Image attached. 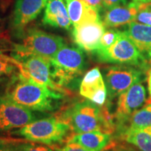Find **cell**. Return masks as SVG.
I'll return each instance as SVG.
<instances>
[{
    "instance_id": "1",
    "label": "cell",
    "mask_w": 151,
    "mask_h": 151,
    "mask_svg": "<svg viewBox=\"0 0 151 151\" xmlns=\"http://www.w3.org/2000/svg\"><path fill=\"white\" fill-rule=\"evenodd\" d=\"M4 97L31 111L47 112L53 110L55 101L63 95L18 72L13 76Z\"/></svg>"
},
{
    "instance_id": "2",
    "label": "cell",
    "mask_w": 151,
    "mask_h": 151,
    "mask_svg": "<svg viewBox=\"0 0 151 151\" xmlns=\"http://www.w3.org/2000/svg\"><path fill=\"white\" fill-rule=\"evenodd\" d=\"M99 106L90 101H81L72 106L60 118L75 134L99 131L111 134L116 129L115 117L107 106Z\"/></svg>"
},
{
    "instance_id": "3",
    "label": "cell",
    "mask_w": 151,
    "mask_h": 151,
    "mask_svg": "<svg viewBox=\"0 0 151 151\" xmlns=\"http://www.w3.org/2000/svg\"><path fill=\"white\" fill-rule=\"evenodd\" d=\"M70 129L69 124L60 117H50L35 120L14 134L27 140L52 146L64 142Z\"/></svg>"
},
{
    "instance_id": "4",
    "label": "cell",
    "mask_w": 151,
    "mask_h": 151,
    "mask_svg": "<svg viewBox=\"0 0 151 151\" xmlns=\"http://www.w3.org/2000/svg\"><path fill=\"white\" fill-rule=\"evenodd\" d=\"M52 76L56 83L63 87L82 74L86 58L82 49L65 45L50 59Z\"/></svg>"
},
{
    "instance_id": "5",
    "label": "cell",
    "mask_w": 151,
    "mask_h": 151,
    "mask_svg": "<svg viewBox=\"0 0 151 151\" xmlns=\"http://www.w3.org/2000/svg\"><path fill=\"white\" fill-rule=\"evenodd\" d=\"M99 61L116 65H129L146 71L148 59L145 58L124 31L109 48L94 52Z\"/></svg>"
},
{
    "instance_id": "6",
    "label": "cell",
    "mask_w": 151,
    "mask_h": 151,
    "mask_svg": "<svg viewBox=\"0 0 151 151\" xmlns=\"http://www.w3.org/2000/svg\"><path fill=\"white\" fill-rule=\"evenodd\" d=\"M65 45L60 36L31 28L24 34L21 44H15L13 54H33L50 59Z\"/></svg>"
},
{
    "instance_id": "7",
    "label": "cell",
    "mask_w": 151,
    "mask_h": 151,
    "mask_svg": "<svg viewBox=\"0 0 151 151\" xmlns=\"http://www.w3.org/2000/svg\"><path fill=\"white\" fill-rule=\"evenodd\" d=\"M12 57L21 65L19 72L24 76L53 91L65 92L63 87L57 84L54 80L50 59L33 54H13Z\"/></svg>"
},
{
    "instance_id": "8",
    "label": "cell",
    "mask_w": 151,
    "mask_h": 151,
    "mask_svg": "<svg viewBox=\"0 0 151 151\" xmlns=\"http://www.w3.org/2000/svg\"><path fill=\"white\" fill-rule=\"evenodd\" d=\"M146 71L129 65H117L106 68L104 81L110 98L119 96L130 87L141 82Z\"/></svg>"
},
{
    "instance_id": "9",
    "label": "cell",
    "mask_w": 151,
    "mask_h": 151,
    "mask_svg": "<svg viewBox=\"0 0 151 151\" xmlns=\"http://www.w3.org/2000/svg\"><path fill=\"white\" fill-rule=\"evenodd\" d=\"M32 111L13 102L6 97L0 98V133L21 128L35 121Z\"/></svg>"
},
{
    "instance_id": "10",
    "label": "cell",
    "mask_w": 151,
    "mask_h": 151,
    "mask_svg": "<svg viewBox=\"0 0 151 151\" xmlns=\"http://www.w3.org/2000/svg\"><path fill=\"white\" fill-rule=\"evenodd\" d=\"M146 102V88L141 82L137 83L120 94L118 96L114 115L118 122L117 127L122 125L135 111L141 108Z\"/></svg>"
},
{
    "instance_id": "11",
    "label": "cell",
    "mask_w": 151,
    "mask_h": 151,
    "mask_svg": "<svg viewBox=\"0 0 151 151\" xmlns=\"http://www.w3.org/2000/svg\"><path fill=\"white\" fill-rule=\"evenodd\" d=\"M106 31L102 20L87 21L73 27V39L82 50L94 52L99 48L100 40Z\"/></svg>"
},
{
    "instance_id": "12",
    "label": "cell",
    "mask_w": 151,
    "mask_h": 151,
    "mask_svg": "<svg viewBox=\"0 0 151 151\" xmlns=\"http://www.w3.org/2000/svg\"><path fill=\"white\" fill-rule=\"evenodd\" d=\"M79 92L81 95L88 101L99 106L104 104L108 92L99 68L94 67L85 74L81 82Z\"/></svg>"
},
{
    "instance_id": "13",
    "label": "cell",
    "mask_w": 151,
    "mask_h": 151,
    "mask_svg": "<svg viewBox=\"0 0 151 151\" xmlns=\"http://www.w3.org/2000/svg\"><path fill=\"white\" fill-rule=\"evenodd\" d=\"M48 0H17L12 24L15 29L21 30L37 18L46 7Z\"/></svg>"
},
{
    "instance_id": "14",
    "label": "cell",
    "mask_w": 151,
    "mask_h": 151,
    "mask_svg": "<svg viewBox=\"0 0 151 151\" xmlns=\"http://www.w3.org/2000/svg\"><path fill=\"white\" fill-rule=\"evenodd\" d=\"M137 11V6L134 1L126 5L105 9L102 22L105 27L108 28H116L129 24L134 21Z\"/></svg>"
},
{
    "instance_id": "15",
    "label": "cell",
    "mask_w": 151,
    "mask_h": 151,
    "mask_svg": "<svg viewBox=\"0 0 151 151\" xmlns=\"http://www.w3.org/2000/svg\"><path fill=\"white\" fill-rule=\"evenodd\" d=\"M43 22L52 27L70 29L71 22L64 0H48Z\"/></svg>"
},
{
    "instance_id": "16",
    "label": "cell",
    "mask_w": 151,
    "mask_h": 151,
    "mask_svg": "<svg viewBox=\"0 0 151 151\" xmlns=\"http://www.w3.org/2000/svg\"><path fill=\"white\" fill-rule=\"evenodd\" d=\"M124 32L145 58L151 60V26L132 22Z\"/></svg>"
},
{
    "instance_id": "17",
    "label": "cell",
    "mask_w": 151,
    "mask_h": 151,
    "mask_svg": "<svg viewBox=\"0 0 151 151\" xmlns=\"http://www.w3.org/2000/svg\"><path fill=\"white\" fill-rule=\"evenodd\" d=\"M78 143L89 151H104L111 143V134L99 131L76 134L68 140Z\"/></svg>"
},
{
    "instance_id": "18",
    "label": "cell",
    "mask_w": 151,
    "mask_h": 151,
    "mask_svg": "<svg viewBox=\"0 0 151 151\" xmlns=\"http://www.w3.org/2000/svg\"><path fill=\"white\" fill-rule=\"evenodd\" d=\"M66 2L68 14L73 27L83 22L101 19L99 12L88 6L83 0H66Z\"/></svg>"
},
{
    "instance_id": "19",
    "label": "cell",
    "mask_w": 151,
    "mask_h": 151,
    "mask_svg": "<svg viewBox=\"0 0 151 151\" xmlns=\"http://www.w3.org/2000/svg\"><path fill=\"white\" fill-rule=\"evenodd\" d=\"M120 137L139 151H151V126L125 129L120 132Z\"/></svg>"
},
{
    "instance_id": "20",
    "label": "cell",
    "mask_w": 151,
    "mask_h": 151,
    "mask_svg": "<svg viewBox=\"0 0 151 151\" xmlns=\"http://www.w3.org/2000/svg\"><path fill=\"white\" fill-rule=\"evenodd\" d=\"M151 126V99H148L146 104L139 110L135 111L126 122L118 127L119 131L125 129L143 128Z\"/></svg>"
},
{
    "instance_id": "21",
    "label": "cell",
    "mask_w": 151,
    "mask_h": 151,
    "mask_svg": "<svg viewBox=\"0 0 151 151\" xmlns=\"http://www.w3.org/2000/svg\"><path fill=\"white\" fill-rule=\"evenodd\" d=\"M20 69L21 65L18 60L0 52V78L16 74Z\"/></svg>"
},
{
    "instance_id": "22",
    "label": "cell",
    "mask_w": 151,
    "mask_h": 151,
    "mask_svg": "<svg viewBox=\"0 0 151 151\" xmlns=\"http://www.w3.org/2000/svg\"><path fill=\"white\" fill-rule=\"evenodd\" d=\"M137 15L134 22L151 26V2H136Z\"/></svg>"
},
{
    "instance_id": "23",
    "label": "cell",
    "mask_w": 151,
    "mask_h": 151,
    "mask_svg": "<svg viewBox=\"0 0 151 151\" xmlns=\"http://www.w3.org/2000/svg\"><path fill=\"white\" fill-rule=\"evenodd\" d=\"M120 31L114 29H109L105 31L102 37H101V40H100L99 48L97 50H104L111 47L112 45L117 41L120 36ZM96 50V51H97Z\"/></svg>"
},
{
    "instance_id": "24",
    "label": "cell",
    "mask_w": 151,
    "mask_h": 151,
    "mask_svg": "<svg viewBox=\"0 0 151 151\" xmlns=\"http://www.w3.org/2000/svg\"><path fill=\"white\" fill-rule=\"evenodd\" d=\"M16 147L19 151H54L48 146L30 143H20L16 145Z\"/></svg>"
},
{
    "instance_id": "25",
    "label": "cell",
    "mask_w": 151,
    "mask_h": 151,
    "mask_svg": "<svg viewBox=\"0 0 151 151\" xmlns=\"http://www.w3.org/2000/svg\"><path fill=\"white\" fill-rule=\"evenodd\" d=\"M57 151H89L87 150L78 143L69 141L67 142L65 146L62 147L61 148H56Z\"/></svg>"
},
{
    "instance_id": "26",
    "label": "cell",
    "mask_w": 151,
    "mask_h": 151,
    "mask_svg": "<svg viewBox=\"0 0 151 151\" xmlns=\"http://www.w3.org/2000/svg\"><path fill=\"white\" fill-rule=\"evenodd\" d=\"M88 6L94 9L97 12H100L102 10H104L103 0H83Z\"/></svg>"
},
{
    "instance_id": "27",
    "label": "cell",
    "mask_w": 151,
    "mask_h": 151,
    "mask_svg": "<svg viewBox=\"0 0 151 151\" xmlns=\"http://www.w3.org/2000/svg\"><path fill=\"white\" fill-rule=\"evenodd\" d=\"M104 6L105 9H109L111 7L120 5L127 4V0H103Z\"/></svg>"
},
{
    "instance_id": "28",
    "label": "cell",
    "mask_w": 151,
    "mask_h": 151,
    "mask_svg": "<svg viewBox=\"0 0 151 151\" xmlns=\"http://www.w3.org/2000/svg\"><path fill=\"white\" fill-rule=\"evenodd\" d=\"M0 151H19L16 145L11 144L10 142L1 143L0 144Z\"/></svg>"
},
{
    "instance_id": "29",
    "label": "cell",
    "mask_w": 151,
    "mask_h": 151,
    "mask_svg": "<svg viewBox=\"0 0 151 151\" xmlns=\"http://www.w3.org/2000/svg\"><path fill=\"white\" fill-rule=\"evenodd\" d=\"M148 88L150 97L151 98V69L148 71Z\"/></svg>"
},
{
    "instance_id": "30",
    "label": "cell",
    "mask_w": 151,
    "mask_h": 151,
    "mask_svg": "<svg viewBox=\"0 0 151 151\" xmlns=\"http://www.w3.org/2000/svg\"><path fill=\"white\" fill-rule=\"evenodd\" d=\"M106 151H129V149L122 148V149H109Z\"/></svg>"
},
{
    "instance_id": "31",
    "label": "cell",
    "mask_w": 151,
    "mask_h": 151,
    "mask_svg": "<svg viewBox=\"0 0 151 151\" xmlns=\"http://www.w3.org/2000/svg\"><path fill=\"white\" fill-rule=\"evenodd\" d=\"M134 2H139V3H146V2H150V0H133Z\"/></svg>"
},
{
    "instance_id": "32",
    "label": "cell",
    "mask_w": 151,
    "mask_h": 151,
    "mask_svg": "<svg viewBox=\"0 0 151 151\" xmlns=\"http://www.w3.org/2000/svg\"><path fill=\"white\" fill-rule=\"evenodd\" d=\"M9 142V140H6V139H0V144L1 143H8Z\"/></svg>"
},
{
    "instance_id": "33",
    "label": "cell",
    "mask_w": 151,
    "mask_h": 151,
    "mask_svg": "<svg viewBox=\"0 0 151 151\" xmlns=\"http://www.w3.org/2000/svg\"><path fill=\"white\" fill-rule=\"evenodd\" d=\"M129 151H139V150H133V149H131V150H129Z\"/></svg>"
},
{
    "instance_id": "34",
    "label": "cell",
    "mask_w": 151,
    "mask_h": 151,
    "mask_svg": "<svg viewBox=\"0 0 151 151\" xmlns=\"http://www.w3.org/2000/svg\"><path fill=\"white\" fill-rule=\"evenodd\" d=\"M1 80H2V78H0V82H1Z\"/></svg>"
},
{
    "instance_id": "35",
    "label": "cell",
    "mask_w": 151,
    "mask_h": 151,
    "mask_svg": "<svg viewBox=\"0 0 151 151\" xmlns=\"http://www.w3.org/2000/svg\"><path fill=\"white\" fill-rule=\"evenodd\" d=\"M150 2H151V0H150Z\"/></svg>"
}]
</instances>
